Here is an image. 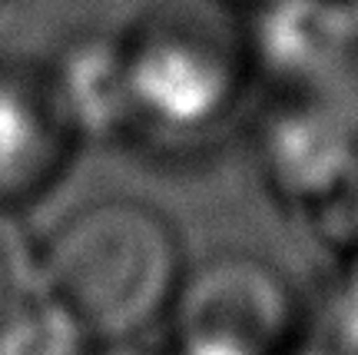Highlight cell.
Listing matches in <instances>:
<instances>
[{
    "label": "cell",
    "mask_w": 358,
    "mask_h": 355,
    "mask_svg": "<svg viewBox=\"0 0 358 355\" xmlns=\"http://www.w3.org/2000/svg\"><path fill=\"white\" fill-rule=\"evenodd\" d=\"M182 276L176 226L146 200H90L40 236V286L96 342L140 339L163 322Z\"/></svg>",
    "instance_id": "obj_1"
},
{
    "label": "cell",
    "mask_w": 358,
    "mask_h": 355,
    "mask_svg": "<svg viewBox=\"0 0 358 355\" xmlns=\"http://www.w3.org/2000/svg\"><path fill=\"white\" fill-rule=\"evenodd\" d=\"M133 146L189 150L209 140L245 90L249 53L186 11H156L120 34Z\"/></svg>",
    "instance_id": "obj_2"
},
{
    "label": "cell",
    "mask_w": 358,
    "mask_h": 355,
    "mask_svg": "<svg viewBox=\"0 0 358 355\" xmlns=\"http://www.w3.org/2000/svg\"><path fill=\"white\" fill-rule=\"evenodd\" d=\"M259 163L279 200L329 239L358 236V130L315 100L279 106L259 127Z\"/></svg>",
    "instance_id": "obj_3"
},
{
    "label": "cell",
    "mask_w": 358,
    "mask_h": 355,
    "mask_svg": "<svg viewBox=\"0 0 358 355\" xmlns=\"http://www.w3.org/2000/svg\"><path fill=\"white\" fill-rule=\"evenodd\" d=\"M176 352L275 355L295 322L285 279L252 256H219L186 269L169 305Z\"/></svg>",
    "instance_id": "obj_4"
},
{
    "label": "cell",
    "mask_w": 358,
    "mask_h": 355,
    "mask_svg": "<svg viewBox=\"0 0 358 355\" xmlns=\"http://www.w3.org/2000/svg\"><path fill=\"white\" fill-rule=\"evenodd\" d=\"M80 146L47 64L0 60V203L24 209L47 196Z\"/></svg>",
    "instance_id": "obj_5"
},
{
    "label": "cell",
    "mask_w": 358,
    "mask_h": 355,
    "mask_svg": "<svg viewBox=\"0 0 358 355\" xmlns=\"http://www.w3.org/2000/svg\"><path fill=\"white\" fill-rule=\"evenodd\" d=\"M348 0H256L245 53L299 87L348 70Z\"/></svg>",
    "instance_id": "obj_6"
},
{
    "label": "cell",
    "mask_w": 358,
    "mask_h": 355,
    "mask_svg": "<svg viewBox=\"0 0 358 355\" xmlns=\"http://www.w3.org/2000/svg\"><path fill=\"white\" fill-rule=\"evenodd\" d=\"M47 74L80 143H127L129 106L120 34H80L47 60Z\"/></svg>",
    "instance_id": "obj_7"
},
{
    "label": "cell",
    "mask_w": 358,
    "mask_h": 355,
    "mask_svg": "<svg viewBox=\"0 0 358 355\" xmlns=\"http://www.w3.org/2000/svg\"><path fill=\"white\" fill-rule=\"evenodd\" d=\"M96 339L40 286L0 312V355H90Z\"/></svg>",
    "instance_id": "obj_8"
},
{
    "label": "cell",
    "mask_w": 358,
    "mask_h": 355,
    "mask_svg": "<svg viewBox=\"0 0 358 355\" xmlns=\"http://www.w3.org/2000/svg\"><path fill=\"white\" fill-rule=\"evenodd\" d=\"M40 289V236L24 209L0 203V312Z\"/></svg>",
    "instance_id": "obj_9"
},
{
    "label": "cell",
    "mask_w": 358,
    "mask_h": 355,
    "mask_svg": "<svg viewBox=\"0 0 358 355\" xmlns=\"http://www.w3.org/2000/svg\"><path fill=\"white\" fill-rule=\"evenodd\" d=\"M90 355H156V352L143 349L136 339H127V342H96L90 349Z\"/></svg>",
    "instance_id": "obj_10"
},
{
    "label": "cell",
    "mask_w": 358,
    "mask_h": 355,
    "mask_svg": "<svg viewBox=\"0 0 358 355\" xmlns=\"http://www.w3.org/2000/svg\"><path fill=\"white\" fill-rule=\"evenodd\" d=\"M252 4H256V0H252Z\"/></svg>",
    "instance_id": "obj_11"
}]
</instances>
